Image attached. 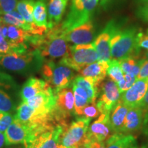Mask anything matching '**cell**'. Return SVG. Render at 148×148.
Instances as JSON below:
<instances>
[{
	"instance_id": "obj_9",
	"label": "cell",
	"mask_w": 148,
	"mask_h": 148,
	"mask_svg": "<svg viewBox=\"0 0 148 148\" xmlns=\"http://www.w3.org/2000/svg\"><path fill=\"white\" fill-rule=\"evenodd\" d=\"M74 103L73 91L69 86L56 92V106L53 116L55 121L64 128L67 126L68 119L74 112Z\"/></svg>"
},
{
	"instance_id": "obj_45",
	"label": "cell",
	"mask_w": 148,
	"mask_h": 148,
	"mask_svg": "<svg viewBox=\"0 0 148 148\" xmlns=\"http://www.w3.org/2000/svg\"><path fill=\"white\" fill-rule=\"evenodd\" d=\"M84 148H86V147H84Z\"/></svg>"
},
{
	"instance_id": "obj_8",
	"label": "cell",
	"mask_w": 148,
	"mask_h": 148,
	"mask_svg": "<svg viewBox=\"0 0 148 148\" xmlns=\"http://www.w3.org/2000/svg\"><path fill=\"white\" fill-rule=\"evenodd\" d=\"M90 121L89 118H79L64 128L60 136V145L68 148H84Z\"/></svg>"
},
{
	"instance_id": "obj_22",
	"label": "cell",
	"mask_w": 148,
	"mask_h": 148,
	"mask_svg": "<svg viewBox=\"0 0 148 148\" xmlns=\"http://www.w3.org/2000/svg\"><path fill=\"white\" fill-rule=\"evenodd\" d=\"M106 148H139L136 138L131 134L114 133L106 142Z\"/></svg>"
},
{
	"instance_id": "obj_19",
	"label": "cell",
	"mask_w": 148,
	"mask_h": 148,
	"mask_svg": "<svg viewBox=\"0 0 148 148\" xmlns=\"http://www.w3.org/2000/svg\"><path fill=\"white\" fill-rule=\"evenodd\" d=\"M69 0H49L47 7L49 29L60 23Z\"/></svg>"
},
{
	"instance_id": "obj_3",
	"label": "cell",
	"mask_w": 148,
	"mask_h": 148,
	"mask_svg": "<svg viewBox=\"0 0 148 148\" xmlns=\"http://www.w3.org/2000/svg\"><path fill=\"white\" fill-rule=\"evenodd\" d=\"M138 32L134 27L116 29L110 40L111 58L119 60L127 57H135L140 49Z\"/></svg>"
},
{
	"instance_id": "obj_39",
	"label": "cell",
	"mask_w": 148,
	"mask_h": 148,
	"mask_svg": "<svg viewBox=\"0 0 148 148\" xmlns=\"http://www.w3.org/2000/svg\"><path fill=\"white\" fill-rule=\"evenodd\" d=\"M5 143V135L3 132H0V148H3Z\"/></svg>"
},
{
	"instance_id": "obj_16",
	"label": "cell",
	"mask_w": 148,
	"mask_h": 148,
	"mask_svg": "<svg viewBox=\"0 0 148 148\" xmlns=\"http://www.w3.org/2000/svg\"><path fill=\"white\" fill-rule=\"evenodd\" d=\"M32 131V127L14 119L5 131V144L11 145L24 143L29 137Z\"/></svg>"
},
{
	"instance_id": "obj_35",
	"label": "cell",
	"mask_w": 148,
	"mask_h": 148,
	"mask_svg": "<svg viewBox=\"0 0 148 148\" xmlns=\"http://www.w3.org/2000/svg\"><path fill=\"white\" fill-rule=\"evenodd\" d=\"M138 45L140 48L148 49V29L145 32H138Z\"/></svg>"
},
{
	"instance_id": "obj_14",
	"label": "cell",
	"mask_w": 148,
	"mask_h": 148,
	"mask_svg": "<svg viewBox=\"0 0 148 148\" xmlns=\"http://www.w3.org/2000/svg\"><path fill=\"white\" fill-rule=\"evenodd\" d=\"M147 90L148 83L147 79H136L134 84L128 90L121 93V100L129 108L138 107Z\"/></svg>"
},
{
	"instance_id": "obj_37",
	"label": "cell",
	"mask_w": 148,
	"mask_h": 148,
	"mask_svg": "<svg viewBox=\"0 0 148 148\" xmlns=\"http://www.w3.org/2000/svg\"><path fill=\"white\" fill-rule=\"evenodd\" d=\"M139 107L142 109V110H143L144 114H145L146 116H147L148 115V90L147 92H146L145 97H143L141 103H140Z\"/></svg>"
},
{
	"instance_id": "obj_25",
	"label": "cell",
	"mask_w": 148,
	"mask_h": 148,
	"mask_svg": "<svg viewBox=\"0 0 148 148\" xmlns=\"http://www.w3.org/2000/svg\"><path fill=\"white\" fill-rule=\"evenodd\" d=\"M34 23L39 27H46L49 29L47 21V11L45 2L42 0L34 3L33 10Z\"/></svg>"
},
{
	"instance_id": "obj_34",
	"label": "cell",
	"mask_w": 148,
	"mask_h": 148,
	"mask_svg": "<svg viewBox=\"0 0 148 148\" xmlns=\"http://www.w3.org/2000/svg\"><path fill=\"white\" fill-rule=\"evenodd\" d=\"M136 15L144 22L148 23V3H143L136 11Z\"/></svg>"
},
{
	"instance_id": "obj_15",
	"label": "cell",
	"mask_w": 148,
	"mask_h": 148,
	"mask_svg": "<svg viewBox=\"0 0 148 148\" xmlns=\"http://www.w3.org/2000/svg\"><path fill=\"white\" fill-rule=\"evenodd\" d=\"M94 34L95 27L89 20L64 33V37L67 42H73L74 45H83L91 43Z\"/></svg>"
},
{
	"instance_id": "obj_13",
	"label": "cell",
	"mask_w": 148,
	"mask_h": 148,
	"mask_svg": "<svg viewBox=\"0 0 148 148\" xmlns=\"http://www.w3.org/2000/svg\"><path fill=\"white\" fill-rule=\"evenodd\" d=\"M111 131L110 113H101L98 119L88 127L85 145L92 140L103 142L110 137Z\"/></svg>"
},
{
	"instance_id": "obj_21",
	"label": "cell",
	"mask_w": 148,
	"mask_h": 148,
	"mask_svg": "<svg viewBox=\"0 0 148 148\" xmlns=\"http://www.w3.org/2000/svg\"><path fill=\"white\" fill-rule=\"evenodd\" d=\"M49 84L43 79L31 77L23 84L21 91V97L23 101H27L40 92L49 87Z\"/></svg>"
},
{
	"instance_id": "obj_40",
	"label": "cell",
	"mask_w": 148,
	"mask_h": 148,
	"mask_svg": "<svg viewBox=\"0 0 148 148\" xmlns=\"http://www.w3.org/2000/svg\"><path fill=\"white\" fill-rule=\"evenodd\" d=\"M97 1H98V2L99 1V3H100V5H106L107 3H108V1H110V0H97Z\"/></svg>"
},
{
	"instance_id": "obj_26",
	"label": "cell",
	"mask_w": 148,
	"mask_h": 148,
	"mask_svg": "<svg viewBox=\"0 0 148 148\" xmlns=\"http://www.w3.org/2000/svg\"><path fill=\"white\" fill-rule=\"evenodd\" d=\"M119 61L123 73L137 77L143 60H136L135 57H127Z\"/></svg>"
},
{
	"instance_id": "obj_12",
	"label": "cell",
	"mask_w": 148,
	"mask_h": 148,
	"mask_svg": "<svg viewBox=\"0 0 148 148\" xmlns=\"http://www.w3.org/2000/svg\"><path fill=\"white\" fill-rule=\"evenodd\" d=\"M25 102L39 112L53 116L56 106V93L53 88L49 86Z\"/></svg>"
},
{
	"instance_id": "obj_6",
	"label": "cell",
	"mask_w": 148,
	"mask_h": 148,
	"mask_svg": "<svg viewBox=\"0 0 148 148\" xmlns=\"http://www.w3.org/2000/svg\"><path fill=\"white\" fill-rule=\"evenodd\" d=\"M98 61V55L93 43L69 46L67 53L62 57L60 64L79 72L88 64Z\"/></svg>"
},
{
	"instance_id": "obj_31",
	"label": "cell",
	"mask_w": 148,
	"mask_h": 148,
	"mask_svg": "<svg viewBox=\"0 0 148 148\" xmlns=\"http://www.w3.org/2000/svg\"><path fill=\"white\" fill-rule=\"evenodd\" d=\"M14 120V116L9 112H0V132H5Z\"/></svg>"
},
{
	"instance_id": "obj_1",
	"label": "cell",
	"mask_w": 148,
	"mask_h": 148,
	"mask_svg": "<svg viewBox=\"0 0 148 148\" xmlns=\"http://www.w3.org/2000/svg\"><path fill=\"white\" fill-rule=\"evenodd\" d=\"M67 42L59 23L42 35L31 34L27 43L30 49L38 51L45 62L64 57L69 47Z\"/></svg>"
},
{
	"instance_id": "obj_10",
	"label": "cell",
	"mask_w": 148,
	"mask_h": 148,
	"mask_svg": "<svg viewBox=\"0 0 148 148\" xmlns=\"http://www.w3.org/2000/svg\"><path fill=\"white\" fill-rule=\"evenodd\" d=\"M117 84L111 79L103 82L101 87V95L96 103L100 113H110V111L121 99Z\"/></svg>"
},
{
	"instance_id": "obj_36",
	"label": "cell",
	"mask_w": 148,
	"mask_h": 148,
	"mask_svg": "<svg viewBox=\"0 0 148 148\" xmlns=\"http://www.w3.org/2000/svg\"><path fill=\"white\" fill-rule=\"evenodd\" d=\"M148 78V60H143L140 66V69L136 79H143Z\"/></svg>"
},
{
	"instance_id": "obj_32",
	"label": "cell",
	"mask_w": 148,
	"mask_h": 148,
	"mask_svg": "<svg viewBox=\"0 0 148 148\" xmlns=\"http://www.w3.org/2000/svg\"><path fill=\"white\" fill-rule=\"evenodd\" d=\"M100 113L99 109H98L97 104L95 103H90L83 109L82 115L85 116V117L89 118L91 119L92 118L97 117Z\"/></svg>"
},
{
	"instance_id": "obj_27",
	"label": "cell",
	"mask_w": 148,
	"mask_h": 148,
	"mask_svg": "<svg viewBox=\"0 0 148 148\" xmlns=\"http://www.w3.org/2000/svg\"><path fill=\"white\" fill-rule=\"evenodd\" d=\"M34 6V2L33 0H20L16 4L18 12L28 23H34V19H33Z\"/></svg>"
},
{
	"instance_id": "obj_44",
	"label": "cell",
	"mask_w": 148,
	"mask_h": 148,
	"mask_svg": "<svg viewBox=\"0 0 148 148\" xmlns=\"http://www.w3.org/2000/svg\"><path fill=\"white\" fill-rule=\"evenodd\" d=\"M147 83H148V78L147 79Z\"/></svg>"
},
{
	"instance_id": "obj_7",
	"label": "cell",
	"mask_w": 148,
	"mask_h": 148,
	"mask_svg": "<svg viewBox=\"0 0 148 148\" xmlns=\"http://www.w3.org/2000/svg\"><path fill=\"white\" fill-rule=\"evenodd\" d=\"M97 3V0H71L69 13L60 23L63 32L65 33L90 20Z\"/></svg>"
},
{
	"instance_id": "obj_18",
	"label": "cell",
	"mask_w": 148,
	"mask_h": 148,
	"mask_svg": "<svg viewBox=\"0 0 148 148\" xmlns=\"http://www.w3.org/2000/svg\"><path fill=\"white\" fill-rule=\"evenodd\" d=\"M108 66V62L97 61L85 66L79 73L82 76L91 79L99 86L106 76Z\"/></svg>"
},
{
	"instance_id": "obj_38",
	"label": "cell",
	"mask_w": 148,
	"mask_h": 148,
	"mask_svg": "<svg viewBox=\"0 0 148 148\" xmlns=\"http://www.w3.org/2000/svg\"><path fill=\"white\" fill-rule=\"evenodd\" d=\"M86 148H106V145L103 142L92 140L85 145Z\"/></svg>"
},
{
	"instance_id": "obj_4",
	"label": "cell",
	"mask_w": 148,
	"mask_h": 148,
	"mask_svg": "<svg viewBox=\"0 0 148 148\" xmlns=\"http://www.w3.org/2000/svg\"><path fill=\"white\" fill-rule=\"evenodd\" d=\"M64 128L55 121L35 127L23 143L25 148H58Z\"/></svg>"
},
{
	"instance_id": "obj_43",
	"label": "cell",
	"mask_w": 148,
	"mask_h": 148,
	"mask_svg": "<svg viewBox=\"0 0 148 148\" xmlns=\"http://www.w3.org/2000/svg\"><path fill=\"white\" fill-rule=\"evenodd\" d=\"M145 56H146V57H147V58H148V51H147V53H146V55Z\"/></svg>"
},
{
	"instance_id": "obj_33",
	"label": "cell",
	"mask_w": 148,
	"mask_h": 148,
	"mask_svg": "<svg viewBox=\"0 0 148 148\" xmlns=\"http://www.w3.org/2000/svg\"><path fill=\"white\" fill-rule=\"evenodd\" d=\"M17 0H0V12L6 13L15 9Z\"/></svg>"
},
{
	"instance_id": "obj_11",
	"label": "cell",
	"mask_w": 148,
	"mask_h": 148,
	"mask_svg": "<svg viewBox=\"0 0 148 148\" xmlns=\"http://www.w3.org/2000/svg\"><path fill=\"white\" fill-rule=\"evenodd\" d=\"M120 27L113 21L108 22L92 43L98 55V61L108 62L111 59L110 40L112 35Z\"/></svg>"
},
{
	"instance_id": "obj_5",
	"label": "cell",
	"mask_w": 148,
	"mask_h": 148,
	"mask_svg": "<svg viewBox=\"0 0 148 148\" xmlns=\"http://www.w3.org/2000/svg\"><path fill=\"white\" fill-rule=\"evenodd\" d=\"M40 71L45 82L53 88L55 93L61 89L69 87L75 78L73 69L60 62L56 63L53 60L45 61Z\"/></svg>"
},
{
	"instance_id": "obj_30",
	"label": "cell",
	"mask_w": 148,
	"mask_h": 148,
	"mask_svg": "<svg viewBox=\"0 0 148 148\" xmlns=\"http://www.w3.org/2000/svg\"><path fill=\"white\" fill-rule=\"evenodd\" d=\"M136 80V77L129 75V74H124L123 79L120 81V82L116 83L120 93H123V92L126 91L127 90H128L134 84V83Z\"/></svg>"
},
{
	"instance_id": "obj_2",
	"label": "cell",
	"mask_w": 148,
	"mask_h": 148,
	"mask_svg": "<svg viewBox=\"0 0 148 148\" xmlns=\"http://www.w3.org/2000/svg\"><path fill=\"white\" fill-rule=\"evenodd\" d=\"M43 62L39 53L30 48L26 51H11L0 54V66L18 73H32L40 70Z\"/></svg>"
},
{
	"instance_id": "obj_24",
	"label": "cell",
	"mask_w": 148,
	"mask_h": 148,
	"mask_svg": "<svg viewBox=\"0 0 148 148\" xmlns=\"http://www.w3.org/2000/svg\"><path fill=\"white\" fill-rule=\"evenodd\" d=\"M73 91L74 94V113L76 115H82L83 109L86 107L88 103H90L87 94L83 88L79 87L76 85L72 84Z\"/></svg>"
},
{
	"instance_id": "obj_28",
	"label": "cell",
	"mask_w": 148,
	"mask_h": 148,
	"mask_svg": "<svg viewBox=\"0 0 148 148\" xmlns=\"http://www.w3.org/2000/svg\"><path fill=\"white\" fill-rule=\"evenodd\" d=\"M107 74L111 80L116 83H118L123 79L124 73L122 71L119 60L111 59L109 61L108 69H107Z\"/></svg>"
},
{
	"instance_id": "obj_23",
	"label": "cell",
	"mask_w": 148,
	"mask_h": 148,
	"mask_svg": "<svg viewBox=\"0 0 148 148\" xmlns=\"http://www.w3.org/2000/svg\"><path fill=\"white\" fill-rule=\"evenodd\" d=\"M72 84L82 88L87 94L90 103H95L98 96V85L91 79L82 75H77L73 79Z\"/></svg>"
},
{
	"instance_id": "obj_17",
	"label": "cell",
	"mask_w": 148,
	"mask_h": 148,
	"mask_svg": "<svg viewBox=\"0 0 148 148\" xmlns=\"http://www.w3.org/2000/svg\"><path fill=\"white\" fill-rule=\"evenodd\" d=\"M146 120L147 116L139 106L130 108L125 119L123 133L125 134L138 130Z\"/></svg>"
},
{
	"instance_id": "obj_41",
	"label": "cell",
	"mask_w": 148,
	"mask_h": 148,
	"mask_svg": "<svg viewBox=\"0 0 148 148\" xmlns=\"http://www.w3.org/2000/svg\"><path fill=\"white\" fill-rule=\"evenodd\" d=\"M138 1H140L141 3H148V0H138Z\"/></svg>"
},
{
	"instance_id": "obj_42",
	"label": "cell",
	"mask_w": 148,
	"mask_h": 148,
	"mask_svg": "<svg viewBox=\"0 0 148 148\" xmlns=\"http://www.w3.org/2000/svg\"><path fill=\"white\" fill-rule=\"evenodd\" d=\"M58 148H68V147H64V146H63V145H59V146H58Z\"/></svg>"
},
{
	"instance_id": "obj_20",
	"label": "cell",
	"mask_w": 148,
	"mask_h": 148,
	"mask_svg": "<svg viewBox=\"0 0 148 148\" xmlns=\"http://www.w3.org/2000/svg\"><path fill=\"white\" fill-rule=\"evenodd\" d=\"M129 109L120 99L110 111V122L112 131L115 133H123V125Z\"/></svg>"
},
{
	"instance_id": "obj_29",
	"label": "cell",
	"mask_w": 148,
	"mask_h": 148,
	"mask_svg": "<svg viewBox=\"0 0 148 148\" xmlns=\"http://www.w3.org/2000/svg\"><path fill=\"white\" fill-rule=\"evenodd\" d=\"M14 108V102L10 95L2 88H0V112H9Z\"/></svg>"
}]
</instances>
